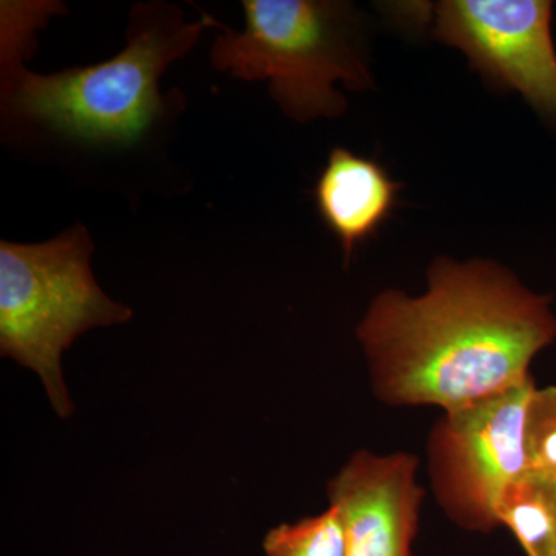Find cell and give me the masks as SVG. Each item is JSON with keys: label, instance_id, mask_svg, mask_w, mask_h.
<instances>
[{"label": "cell", "instance_id": "obj_1", "mask_svg": "<svg viewBox=\"0 0 556 556\" xmlns=\"http://www.w3.org/2000/svg\"><path fill=\"white\" fill-rule=\"evenodd\" d=\"M356 336L383 404L450 413L532 378L556 318L551 298L503 266L442 257L428 269L426 294L380 292Z\"/></svg>", "mask_w": 556, "mask_h": 556}, {"label": "cell", "instance_id": "obj_2", "mask_svg": "<svg viewBox=\"0 0 556 556\" xmlns=\"http://www.w3.org/2000/svg\"><path fill=\"white\" fill-rule=\"evenodd\" d=\"M208 27L219 24L207 14L188 24L172 5H138L131 11L126 49L101 64L54 75L27 72L20 49L2 47L3 105L67 138L131 144L164 109L161 75Z\"/></svg>", "mask_w": 556, "mask_h": 556}, {"label": "cell", "instance_id": "obj_3", "mask_svg": "<svg viewBox=\"0 0 556 556\" xmlns=\"http://www.w3.org/2000/svg\"><path fill=\"white\" fill-rule=\"evenodd\" d=\"M93 251L80 223L42 243L0 241V354L38 375L61 419L73 415L62 354L84 332L134 316L98 285Z\"/></svg>", "mask_w": 556, "mask_h": 556}, {"label": "cell", "instance_id": "obj_4", "mask_svg": "<svg viewBox=\"0 0 556 556\" xmlns=\"http://www.w3.org/2000/svg\"><path fill=\"white\" fill-rule=\"evenodd\" d=\"M244 28H223L211 51L219 72L243 80H269L274 100L289 118H338L351 90L372 86L353 43V7L327 0H243Z\"/></svg>", "mask_w": 556, "mask_h": 556}, {"label": "cell", "instance_id": "obj_5", "mask_svg": "<svg viewBox=\"0 0 556 556\" xmlns=\"http://www.w3.org/2000/svg\"><path fill=\"white\" fill-rule=\"evenodd\" d=\"M535 388L530 378L444 413L431 428L427 441L431 489L438 506L460 529L490 533L501 527L500 497L527 470L526 412Z\"/></svg>", "mask_w": 556, "mask_h": 556}, {"label": "cell", "instance_id": "obj_6", "mask_svg": "<svg viewBox=\"0 0 556 556\" xmlns=\"http://www.w3.org/2000/svg\"><path fill=\"white\" fill-rule=\"evenodd\" d=\"M547 0H444L434 7V38L463 50L471 65L517 90L556 124V53Z\"/></svg>", "mask_w": 556, "mask_h": 556}, {"label": "cell", "instance_id": "obj_7", "mask_svg": "<svg viewBox=\"0 0 556 556\" xmlns=\"http://www.w3.org/2000/svg\"><path fill=\"white\" fill-rule=\"evenodd\" d=\"M419 463L407 452L361 450L328 482L329 504L345 525L346 556H413L426 496Z\"/></svg>", "mask_w": 556, "mask_h": 556}, {"label": "cell", "instance_id": "obj_8", "mask_svg": "<svg viewBox=\"0 0 556 556\" xmlns=\"http://www.w3.org/2000/svg\"><path fill=\"white\" fill-rule=\"evenodd\" d=\"M402 185L378 161L334 148L314 188L318 215L339 240L345 262L393 214Z\"/></svg>", "mask_w": 556, "mask_h": 556}, {"label": "cell", "instance_id": "obj_9", "mask_svg": "<svg viewBox=\"0 0 556 556\" xmlns=\"http://www.w3.org/2000/svg\"><path fill=\"white\" fill-rule=\"evenodd\" d=\"M497 521L527 556H556V482L527 470L500 497Z\"/></svg>", "mask_w": 556, "mask_h": 556}, {"label": "cell", "instance_id": "obj_10", "mask_svg": "<svg viewBox=\"0 0 556 556\" xmlns=\"http://www.w3.org/2000/svg\"><path fill=\"white\" fill-rule=\"evenodd\" d=\"M265 556H346V532L336 506L292 525L270 529L263 540Z\"/></svg>", "mask_w": 556, "mask_h": 556}, {"label": "cell", "instance_id": "obj_11", "mask_svg": "<svg viewBox=\"0 0 556 556\" xmlns=\"http://www.w3.org/2000/svg\"><path fill=\"white\" fill-rule=\"evenodd\" d=\"M527 468L556 482V386L535 388L525 424Z\"/></svg>", "mask_w": 556, "mask_h": 556}]
</instances>
